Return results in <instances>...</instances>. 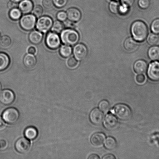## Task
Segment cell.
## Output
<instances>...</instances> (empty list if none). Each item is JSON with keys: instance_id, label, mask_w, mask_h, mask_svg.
<instances>
[{"instance_id": "49", "label": "cell", "mask_w": 159, "mask_h": 159, "mask_svg": "<svg viewBox=\"0 0 159 159\" xmlns=\"http://www.w3.org/2000/svg\"><path fill=\"white\" fill-rule=\"evenodd\" d=\"M2 88V86L0 82V91H1Z\"/></svg>"}, {"instance_id": "27", "label": "cell", "mask_w": 159, "mask_h": 159, "mask_svg": "<svg viewBox=\"0 0 159 159\" xmlns=\"http://www.w3.org/2000/svg\"><path fill=\"white\" fill-rule=\"evenodd\" d=\"M121 6L120 3L117 1H112L109 5V9L112 13L118 14L120 12Z\"/></svg>"}, {"instance_id": "40", "label": "cell", "mask_w": 159, "mask_h": 159, "mask_svg": "<svg viewBox=\"0 0 159 159\" xmlns=\"http://www.w3.org/2000/svg\"><path fill=\"white\" fill-rule=\"evenodd\" d=\"M124 5L127 7H131L135 2V0H123Z\"/></svg>"}, {"instance_id": "2", "label": "cell", "mask_w": 159, "mask_h": 159, "mask_svg": "<svg viewBox=\"0 0 159 159\" xmlns=\"http://www.w3.org/2000/svg\"><path fill=\"white\" fill-rule=\"evenodd\" d=\"M60 39L64 44L74 46L79 40V35L74 30L67 29L61 32Z\"/></svg>"}, {"instance_id": "7", "label": "cell", "mask_w": 159, "mask_h": 159, "mask_svg": "<svg viewBox=\"0 0 159 159\" xmlns=\"http://www.w3.org/2000/svg\"><path fill=\"white\" fill-rule=\"evenodd\" d=\"M46 46L49 49H58L61 44V39L58 34L54 32H49L47 35L46 39Z\"/></svg>"}, {"instance_id": "31", "label": "cell", "mask_w": 159, "mask_h": 159, "mask_svg": "<svg viewBox=\"0 0 159 159\" xmlns=\"http://www.w3.org/2000/svg\"><path fill=\"white\" fill-rule=\"evenodd\" d=\"M100 110L104 113H107L109 111L110 109V103L108 101L104 100L101 101L99 105Z\"/></svg>"}, {"instance_id": "39", "label": "cell", "mask_w": 159, "mask_h": 159, "mask_svg": "<svg viewBox=\"0 0 159 159\" xmlns=\"http://www.w3.org/2000/svg\"><path fill=\"white\" fill-rule=\"evenodd\" d=\"M136 80L138 84H144L146 80L145 76L142 74L138 75L137 76Z\"/></svg>"}, {"instance_id": "24", "label": "cell", "mask_w": 159, "mask_h": 159, "mask_svg": "<svg viewBox=\"0 0 159 159\" xmlns=\"http://www.w3.org/2000/svg\"><path fill=\"white\" fill-rule=\"evenodd\" d=\"M104 147L107 150H113L115 149L117 146L116 140L113 137H108L104 142Z\"/></svg>"}, {"instance_id": "12", "label": "cell", "mask_w": 159, "mask_h": 159, "mask_svg": "<svg viewBox=\"0 0 159 159\" xmlns=\"http://www.w3.org/2000/svg\"><path fill=\"white\" fill-rule=\"evenodd\" d=\"M88 52L86 46L82 43L76 44L73 48V54L75 58L78 61H82L85 59Z\"/></svg>"}, {"instance_id": "50", "label": "cell", "mask_w": 159, "mask_h": 159, "mask_svg": "<svg viewBox=\"0 0 159 159\" xmlns=\"http://www.w3.org/2000/svg\"><path fill=\"white\" fill-rule=\"evenodd\" d=\"M0 39H1V34H0Z\"/></svg>"}, {"instance_id": "48", "label": "cell", "mask_w": 159, "mask_h": 159, "mask_svg": "<svg viewBox=\"0 0 159 159\" xmlns=\"http://www.w3.org/2000/svg\"><path fill=\"white\" fill-rule=\"evenodd\" d=\"M11 1L12 2H14L17 3L20 2L22 1L23 0H11Z\"/></svg>"}, {"instance_id": "11", "label": "cell", "mask_w": 159, "mask_h": 159, "mask_svg": "<svg viewBox=\"0 0 159 159\" xmlns=\"http://www.w3.org/2000/svg\"><path fill=\"white\" fill-rule=\"evenodd\" d=\"M15 95L10 90L5 89L0 92V102L5 105H9L13 102Z\"/></svg>"}, {"instance_id": "16", "label": "cell", "mask_w": 159, "mask_h": 159, "mask_svg": "<svg viewBox=\"0 0 159 159\" xmlns=\"http://www.w3.org/2000/svg\"><path fill=\"white\" fill-rule=\"evenodd\" d=\"M148 68L147 64L145 61L139 60L137 61L133 65L134 70L137 74H144L147 71Z\"/></svg>"}, {"instance_id": "33", "label": "cell", "mask_w": 159, "mask_h": 159, "mask_svg": "<svg viewBox=\"0 0 159 159\" xmlns=\"http://www.w3.org/2000/svg\"><path fill=\"white\" fill-rule=\"evenodd\" d=\"M151 29L153 33L159 35V18L156 19L152 22Z\"/></svg>"}, {"instance_id": "46", "label": "cell", "mask_w": 159, "mask_h": 159, "mask_svg": "<svg viewBox=\"0 0 159 159\" xmlns=\"http://www.w3.org/2000/svg\"><path fill=\"white\" fill-rule=\"evenodd\" d=\"M5 124L3 118L0 116V130L2 129L5 127Z\"/></svg>"}, {"instance_id": "4", "label": "cell", "mask_w": 159, "mask_h": 159, "mask_svg": "<svg viewBox=\"0 0 159 159\" xmlns=\"http://www.w3.org/2000/svg\"><path fill=\"white\" fill-rule=\"evenodd\" d=\"M19 116V112L14 107H10L6 109L2 114L3 119L9 124H15L18 120Z\"/></svg>"}, {"instance_id": "18", "label": "cell", "mask_w": 159, "mask_h": 159, "mask_svg": "<svg viewBox=\"0 0 159 159\" xmlns=\"http://www.w3.org/2000/svg\"><path fill=\"white\" fill-rule=\"evenodd\" d=\"M34 5L30 0H23L19 5V8L23 14H28L33 8Z\"/></svg>"}, {"instance_id": "36", "label": "cell", "mask_w": 159, "mask_h": 159, "mask_svg": "<svg viewBox=\"0 0 159 159\" xmlns=\"http://www.w3.org/2000/svg\"><path fill=\"white\" fill-rule=\"evenodd\" d=\"M68 0H53L54 4L56 7L62 8L66 5Z\"/></svg>"}, {"instance_id": "34", "label": "cell", "mask_w": 159, "mask_h": 159, "mask_svg": "<svg viewBox=\"0 0 159 159\" xmlns=\"http://www.w3.org/2000/svg\"><path fill=\"white\" fill-rule=\"evenodd\" d=\"M43 7L40 5H36L34 7L33 10V13L35 16L40 17L41 16L43 13Z\"/></svg>"}, {"instance_id": "41", "label": "cell", "mask_w": 159, "mask_h": 159, "mask_svg": "<svg viewBox=\"0 0 159 159\" xmlns=\"http://www.w3.org/2000/svg\"><path fill=\"white\" fill-rule=\"evenodd\" d=\"M16 3L12 1H9L7 4V7L9 9H12L14 8H16L17 7Z\"/></svg>"}, {"instance_id": "1", "label": "cell", "mask_w": 159, "mask_h": 159, "mask_svg": "<svg viewBox=\"0 0 159 159\" xmlns=\"http://www.w3.org/2000/svg\"><path fill=\"white\" fill-rule=\"evenodd\" d=\"M131 32L134 39L138 42H142L147 38L148 29L144 22L137 21L132 24Z\"/></svg>"}, {"instance_id": "22", "label": "cell", "mask_w": 159, "mask_h": 159, "mask_svg": "<svg viewBox=\"0 0 159 159\" xmlns=\"http://www.w3.org/2000/svg\"><path fill=\"white\" fill-rule=\"evenodd\" d=\"M38 132L36 128L34 127H29L26 128L24 132L25 137L27 139L34 140L38 136Z\"/></svg>"}, {"instance_id": "32", "label": "cell", "mask_w": 159, "mask_h": 159, "mask_svg": "<svg viewBox=\"0 0 159 159\" xmlns=\"http://www.w3.org/2000/svg\"><path fill=\"white\" fill-rule=\"evenodd\" d=\"M79 64L77 60L73 57H70L67 61V66L71 69H74L77 68Z\"/></svg>"}, {"instance_id": "14", "label": "cell", "mask_w": 159, "mask_h": 159, "mask_svg": "<svg viewBox=\"0 0 159 159\" xmlns=\"http://www.w3.org/2000/svg\"><path fill=\"white\" fill-rule=\"evenodd\" d=\"M67 14L68 19L73 22L79 21L82 18V13L76 8H70L67 11Z\"/></svg>"}, {"instance_id": "29", "label": "cell", "mask_w": 159, "mask_h": 159, "mask_svg": "<svg viewBox=\"0 0 159 159\" xmlns=\"http://www.w3.org/2000/svg\"><path fill=\"white\" fill-rule=\"evenodd\" d=\"M64 26L60 21H56L53 23L51 31L57 34H60L63 31Z\"/></svg>"}, {"instance_id": "26", "label": "cell", "mask_w": 159, "mask_h": 159, "mask_svg": "<svg viewBox=\"0 0 159 159\" xmlns=\"http://www.w3.org/2000/svg\"><path fill=\"white\" fill-rule=\"evenodd\" d=\"M12 45V40L7 35L3 36L0 39V47L3 49H6L9 48Z\"/></svg>"}, {"instance_id": "44", "label": "cell", "mask_w": 159, "mask_h": 159, "mask_svg": "<svg viewBox=\"0 0 159 159\" xmlns=\"http://www.w3.org/2000/svg\"><path fill=\"white\" fill-rule=\"evenodd\" d=\"M7 146V143L4 140H1L0 141V148L1 149H4Z\"/></svg>"}, {"instance_id": "13", "label": "cell", "mask_w": 159, "mask_h": 159, "mask_svg": "<svg viewBox=\"0 0 159 159\" xmlns=\"http://www.w3.org/2000/svg\"><path fill=\"white\" fill-rule=\"evenodd\" d=\"M89 118L92 124L95 125H99L104 120V115L100 109L95 108L90 112Z\"/></svg>"}, {"instance_id": "20", "label": "cell", "mask_w": 159, "mask_h": 159, "mask_svg": "<svg viewBox=\"0 0 159 159\" xmlns=\"http://www.w3.org/2000/svg\"><path fill=\"white\" fill-rule=\"evenodd\" d=\"M23 62L26 68H32L34 67L36 64L37 60L35 56L33 54L29 53L25 56Z\"/></svg>"}, {"instance_id": "23", "label": "cell", "mask_w": 159, "mask_h": 159, "mask_svg": "<svg viewBox=\"0 0 159 159\" xmlns=\"http://www.w3.org/2000/svg\"><path fill=\"white\" fill-rule=\"evenodd\" d=\"M148 56L149 58L153 61H159V46H152L148 51Z\"/></svg>"}, {"instance_id": "25", "label": "cell", "mask_w": 159, "mask_h": 159, "mask_svg": "<svg viewBox=\"0 0 159 159\" xmlns=\"http://www.w3.org/2000/svg\"><path fill=\"white\" fill-rule=\"evenodd\" d=\"M72 53V49L69 45H63L61 47L60 53L62 57L67 58L70 57Z\"/></svg>"}, {"instance_id": "15", "label": "cell", "mask_w": 159, "mask_h": 159, "mask_svg": "<svg viewBox=\"0 0 159 159\" xmlns=\"http://www.w3.org/2000/svg\"><path fill=\"white\" fill-rule=\"evenodd\" d=\"M105 138V135L104 133L97 132L92 135L90 141L93 146L99 147L104 144Z\"/></svg>"}, {"instance_id": "37", "label": "cell", "mask_w": 159, "mask_h": 159, "mask_svg": "<svg viewBox=\"0 0 159 159\" xmlns=\"http://www.w3.org/2000/svg\"><path fill=\"white\" fill-rule=\"evenodd\" d=\"M57 18L59 21H65L68 18L67 13L64 11H60L57 13Z\"/></svg>"}, {"instance_id": "42", "label": "cell", "mask_w": 159, "mask_h": 159, "mask_svg": "<svg viewBox=\"0 0 159 159\" xmlns=\"http://www.w3.org/2000/svg\"><path fill=\"white\" fill-rule=\"evenodd\" d=\"M36 52V50L34 47H30L28 49V52L29 54H34Z\"/></svg>"}, {"instance_id": "10", "label": "cell", "mask_w": 159, "mask_h": 159, "mask_svg": "<svg viewBox=\"0 0 159 159\" xmlns=\"http://www.w3.org/2000/svg\"><path fill=\"white\" fill-rule=\"evenodd\" d=\"M15 148L16 150L19 153H26L30 149V142L27 138H20L16 142Z\"/></svg>"}, {"instance_id": "19", "label": "cell", "mask_w": 159, "mask_h": 159, "mask_svg": "<svg viewBox=\"0 0 159 159\" xmlns=\"http://www.w3.org/2000/svg\"><path fill=\"white\" fill-rule=\"evenodd\" d=\"M43 35L41 32L37 30L32 31L29 37L30 41L33 44L37 45L41 43L43 40Z\"/></svg>"}, {"instance_id": "28", "label": "cell", "mask_w": 159, "mask_h": 159, "mask_svg": "<svg viewBox=\"0 0 159 159\" xmlns=\"http://www.w3.org/2000/svg\"><path fill=\"white\" fill-rule=\"evenodd\" d=\"M147 42L151 46H157L159 44V35L154 33L150 34L147 37Z\"/></svg>"}, {"instance_id": "6", "label": "cell", "mask_w": 159, "mask_h": 159, "mask_svg": "<svg viewBox=\"0 0 159 159\" xmlns=\"http://www.w3.org/2000/svg\"><path fill=\"white\" fill-rule=\"evenodd\" d=\"M53 24L52 19L48 16L40 17L37 20L36 29L41 32H47L51 29Z\"/></svg>"}, {"instance_id": "21", "label": "cell", "mask_w": 159, "mask_h": 159, "mask_svg": "<svg viewBox=\"0 0 159 159\" xmlns=\"http://www.w3.org/2000/svg\"><path fill=\"white\" fill-rule=\"evenodd\" d=\"M10 58L7 54L0 52V71H3L8 67L10 65Z\"/></svg>"}, {"instance_id": "47", "label": "cell", "mask_w": 159, "mask_h": 159, "mask_svg": "<svg viewBox=\"0 0 159 159\" xmlns=\"http://www.w3.org/2000/svg\"><path fill=\"white\" fill-rule=\"evenodd\" d=\"M88 158V159H100V157L97 155H96V154H93L90 155Z\"/></svg>"}, {"instance_id": "30", "label": "cell", "mask_w": 159, "mask_h": 159, "mask_svg": "<svg viewBox=\"0 0 159 159\" xmlns=\"http://www.w3.org/2000/svg\"><path fill=\"white\" fill-rule=\"evenodd\" d=\"M21 12L20 9L17 8L11 9L9 12V16L11 19L13 20H17L20 19L21 16Z\"/></svg>"}, {"instance_id": "5", "label": "cell", "mask_w": 159, "mask_h": 159, "mask_svg": "<svg viewBox=\"0 0 159 159\" xmlns=\"http://www.w3.org/2000/svg\"><path fill=\"white\" fill-rule=\"evenodd\" d=\"M36 18L34 15L27 14L22 17L20 20V25L23 30L30 31L35 27Z\"/></svg>"}, {"instance_id": "43", "label": "cell", "mask_w": 159, "mask_h": 159, "mask_svg": "<svg viewBox=\"0 0 159 159\" xmlns=\"http://www.w3.org/2000/svg\"><path fill=\"white\" fill-rule=\"evenodd\" d=\"M102 158V159H116V158L114 155H112V154H107V155L104 156Z\"/></svg>"}, {"instance_id": "3", "label": "cell", "mask_w": 159, "mask_h": 159, "mask_svg": "<svg viewBox=\"0 0 159 159\" xmlns=\"http://www.w3.org/2000/svg\"><path fill=\"white\" fill-rule=\"evenodd\" d=\"M112 112L118 119L128 121L132 117V111L128 106L124 104H118L114 107Z\"/></svg>"}, {"instance_id": "8", "label": "cell", "mask_w": 159, "mask_h": 159, "mask_svg": "<svg viewBox=\"0 0 159 159\" xmlns=\"http://www.w3.org/2000/svg\"><path fill=\"white\" fill-rule=\"evenodd\" d=\"M147 70L149 79L153 82H159V61H154L151 63Z\"/></svg>"}, {"instance_id": "17", "label": "cell", "mask_w": 159, "mask_h": 159, "mask_svg": "<svg viewBox=\"0 0 159 159\" xmlns=\"http://www.w3.org/2000/svg\"><path fill=\"white\" fill-rule=\"evenodd\" d=\"M139 45L138 42L131 37L126 39L124 43V49L129 52H134L138 49Z\"/></svg>"}, {"instance_id": "38", "label": "cell", "mask_w": 159, "mask_h": 159, "mask_svg": "<svg viewBox=\"0 0 159 159\" xmlns=\"http://www.w3.org/2000/svg\"><path fill=\"white\" fill-rule=\"evenodd\" d=\"M43 4L44 7L46 8L51 9L54 6V2L53 0H43Z\"/></svg>"}, {"instance_id": "35", "label": "cell", "mask_w": 159, "mask_h": 159, "mask_svg": "<svg viewBox=\"0 0 159 159\" xmlns=\"http://www.w3.org/2000/svg\"><path fill=\"white\" fill-rule=\"evenodd\" d=\"M138 5L141 9H147L150 5V1L149 0H138Z\"/></svg>"}, {"instance_id": "9", "label": "cell", "mask_w": 159, "mask_h": 159, "mask_svg": "<svg viewBox=\"0 0 159 159\" xmlns=\"http://www.w3.org/2000/svg\"><path fill=\"white\" fill-rule=\"evenodd\" d=\"M103 125L106 129L109 131L116 130L118 126V120L111 113L106 115L104 119Z\"/></svg>"}, {"instance_id": "51", "label": "cell", "mask_w": 159, "mask_h": 159, "mask_svg": "<svg viewBox=\"0 0 159 159\" xmlns=\"http://www.w3.org/2000/svg\"><path fill=\"white\" fill-rule=\"evenodd\" d=\"M114 1H118V0H114Z\"/></svg>"}, {"instance_id": "45", "label": "cell", "mask_w": 159, "mask_h": 159, "mask_svg": "<svg viewBox=\"0 0 159 159\" xmlns=\"http://www.w3.org/2000/svg\"><path fill=\"white\" fill-rule=\"evenodd\" d=\"M72 22L71 21H65V26H66L67 27L69 28V29L71 28L74 26V24L72 23Z\"/></svg>"}]
</instances>
